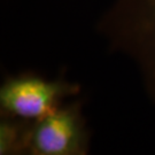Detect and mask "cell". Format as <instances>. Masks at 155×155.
<instances>
[{"label": "cell", "mask_w": 155, "mask_h": 155, "mask_svg": "<svg viewBox=\"0 0 155 155\" xmlns=\"http://www.w3.org/2000/svg\"><path fill=\"white\" fill-rule=\"evenodd\" d=\"M108 50L124 56L155 101V0H113L97 23Z\"/></svg>", "instance_id": "1"}, {"label": "cell", "mask_w": 155, "mask_h": 155, "mask_svg": "<svg viewBox=\"0 0 155 155\" xmlns=\"http://www.w3.org/2000/svg\"><path fill=\"white\" fill-rule=\"evenodd\" d=\"M81 94V84L64 77L46 78L33 72L12 75L0 85V115L38 121Z\"/></svg>", "instance_id": "2"}, {"label": "cell", "mask_w": 155, "mask_h": 155, "mask_svg": "<svg viewBox=\"0 0 155 155\" xmlns=\"http://www.w3.org/2000/svg\"><path fill=\"white\" fill-rule=\"evenodd\" d=\"M35 121L0 115V155H29Z\"/></svg>", "instance_id": "4"}, {"label": "cell", "mask_w": 155, "mask_h": 155, "mask_svg": "<svg viewBox=\"0 0 155 155\" xmlns=\"http://www.w3.org/2000/svg\"><path fill=\"white\" fill-rule=\"evenodd\" d=\"M79 97L35 121L29 155H87L91 132Z\"/></svg>", "instance_id": "3"}]
</instances>
